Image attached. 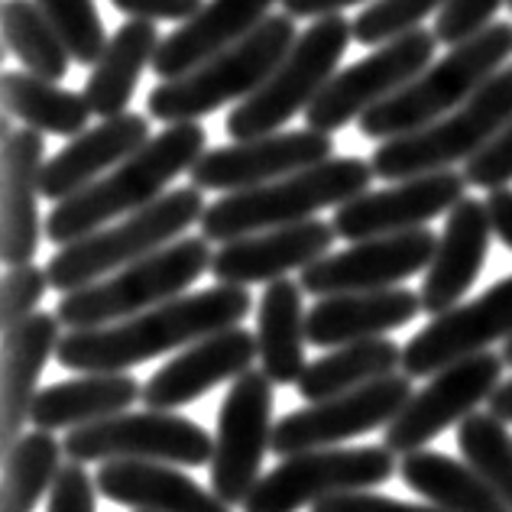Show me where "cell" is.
<instances>
[{"instance_id":"1","label":"cell","mask_w":512,"mask_h":512,"mask_svg":"<svg viewBox=\"0 0 512 512\" xmlns=\"http://www.w3.org/2000/svg\"><path fill=\"white\" fill-rule=\"evenodd\" d=\"M253 299L247 286H214L205 292L179 295L137 318L107 328L65 331L56 360L65 370L82 373H124L140 363L185 350L198 341L237 328L250 315Z\"/></svg>"},{"instance_id":"2","label":"cell","mask_w":512,"mask_h":512,"mask_svg":"<svg viewBox=\"0 0 512 512\" xmlns=\"http://www.w3.org/2000/svg\"><path fill=\"white\" fill-rule=\"evenodd\" d=\"M208 130L198 120L172 124L143 146L140 153L124 159L117 169L101 175L78 195L59 201L46 218V237L56 247H69L117 218H130L140 208L166 195V185L179 179L205 156Z\"/></svg>"},{"instance_id":"3","label":"cell","mask_w":512,"mask_h":512,"mask_svg":"<svg viewBox=\"0 0 512 512\" xmlns=\"http://www.w3.org/2000/svg\"><path fill=\"white\" fill-rule=\"evenodd\" d=\"M373 179L376 172L367 159H328V163L286 175L279 182L218 198L214 205H208L205 218H201V237L231 244V240L250 234L312 221L318 211L341 208L347 201L360 198L363 192H370Z\"/></svg>"},{"instance_id":"4","label":"cell","mask_w":512,"mask_h":512,"mask_svg":"<svg viewBox=\"0 0 512 512\" xmlns=\"http://www.w3.org/2000/svg\"><path fill=\"white\" fill-rule=\"evenodd\" d=\"M512 59V23H490L487 30L467 39L461 46H451L441 62H431L428 69L399 88L393 98L370 107L357 120L360 133L367 140H396L406 133L425 130L435 120L448 117L461 104L490 82L496 72H503Z\"/></svg>"},{"instance_id":"5","label":"cell","mask_w":512,"mask_h":512,"mask_svg":"<svg viewBox=\"0 0 512 512\" xmlns=\"http://www.w3.org/2000/svg\"><path fill=\"white\" fill-rule=\"evenodd\" d=\"M205 211L208 208L205 198H201V188H172V192L130 214V218L101 227V231L75 240L69 247H59L46 263L49 286L62 295L94 286V282L120 273L124 266L143 260V256L182 240L179 234H185L192 224H201Z\"/></svg>"},{"instance_id":"6","label":"cell","mask_w":512,"mask_h":512,"mask_svg":"<svg viewBox=\"0 0 512 512\" xmlns=\"http://www.w3.org/2000/svg\"><path fill=\"white\" fill-rule=\"evenodd\" d=\"M295 39H299V33H295V20L289 13H269L237 46L224 49L221 56L208 59L182 78L159 82L146 98L150 117L172 127L221 111L224 104L247 101L273 75L276 65L289 56Z\"/></svg>"},{"instance_id":"7","label":"cell","mask_w":512,"mask_h":512,"mask_svg":"<svg viewBox=\"0 0 512 512\" xmlns=\"http://www.w3.org/2000/svg\"><path fill=\"white\" fill-rule=\"evenodd\" d=\"M208 244L211 240L205 237H182L175 244L124 266L120 273L94 282V286L62 295L56 312L62 328H107L179 299L195 279H201L211 269L214 253Z\"/></svg>"},{"instance_id":"8","label":"cell","mask_w":512,"mask_h":512,"mask_svg":"<svg viewBox=\"0 0 512 512\" xmlns=\"http://www.w3.org/2000/svg\"><path fill=\"white\" fill-rule=\"evenodd\" d=\"M350 39H354V23H347L341 13L318 17L299 33L273 75L227 114V133L237 143L260 140L279 133V127H286L295 114H305L338 75V62L344 59Z\"/></svg>"},{"instance_id":"9","label":"cell","mask_w":512,"mask_h":512,"mask_svg":"<svg viewBox=\"0 0 512 512\" xmlns=\"http://www.w3.org/2000/svg\"><path fill=\"white\" fill-rule=\"evenodd\" d=\"M509 120H512V62L448 117L435 120L425 130H415L406 133V137L376 146V153L370 159L373 172L376 179L386 182H406L415 179V175L444 172L454 163L474 159Z\"/></svg>"},{"instance_id":"10","label":"cell","mask_w":512,"mask_h":512,"mask_svg":"<svg viewBox=\"0 0 512 512\" xmlns=\"http://www.w3.org/2000/svg\"><path fill=\"white\" fill-rule=\"evenodd\" d=\"M72 464L91 461H156L172 467H205L214 457V438L198 422L175 412H124L114 419L75 428L62 441Z\"/></svg>"},{"instance_id":"11","label":"cell","mask_w":512,"mask_h":512,"mask_svg":"<svg viewBox=\"0 0 512 512\" xmlns=\"http://www.w3.org/2000/svg\"><path fill=\"white\" fill-rule=\"evenodd\" d=\"M396 474V457L386 444L370 448H321L286 457L247 496L244 512H299L334 493L373 490Z\"/></svg>"},{"instance_id":"12","label":"cell","mask_w":512,"mask_h":512,"mask_svg":"<svg viewBox=\"0 0 512 512\" xmlns=\"http://www.w3.org/2000/svg\"><path fill=\"white\" fill-rule=\"evenodd\" d=\"M273 380L250 370L231 383L218 412L211 457V490L227 506H244L260 483L266 451H273Z\"/></svg>"},{"instance_id":"13","label":"cell","mask_w":512,"mask_h":512,"mask_svg":"<svg viewBox=\"0 0 512 512\" xmlns=\"http://www.w3.org/2000/svg\"><path fill=\"white\" fill-rule=\"evenodd\" d=\"M438 36L435 30H412L393 43L376 46L367 59L347 65L325 85L318 101L305 111L312 130L334 133L347 127L350 120H360L370 107L393 98L399 88L415 82L435 59Z\"/></svg>"},{"instance_id":"14","label":"cell","mask_w":512,"mask_h":512,"mask_svg":"<svg viewBox=\"0 0 512 512\" xmlns=\"http://www.w3.org/2000/svg\"><path fill=\"white\" fill-rule=\"evenodd\" d=\"M412 380L406 373H393L386 380L360 386L354 393L334 396L325 402H312V409L289 412L273 428V454L292 457L305 451L334 448V444L367 435L396 419L412 399Z\"/></svg>"},{"instance_id":"15","label":"cell","mask_w":512,"mask_h":512,"mask_svg":"<svg viewBox=\"0 0 512 512\" xmlns=\"http://www.w3.org/2000/svg\"><path fill=\"white\" fill-rule=\"evenodd\" d=\"M503 367L506 363L500 354H487L483 350L477 357H467L461 363H454V367L435 373L422 386V393H415L406 402V409L386 425L383 444L402 457L422 451L444 428L474 415L480 402H490V396L503 383L500 380Z\"/></svg>"},{"instance_id":"16","label":"cell","mask_w":512,"mask_h":512,"mask_svg":"<svg viewBox=\"0 0 512 512\" xmlns=\"http://www.w3.org/2000/svg\"><path fill=\"white\" fill-rule=\"evenodd\" d=\"M334 159L331 133L321 130H286L269 133L260 140H244L234 146L208 150L198 163L188 169V179L201 192H247L269 182H279L286 175L312 169Z\"/></svg>"},{"instance_id":"17","label":"cell","mask_w":512,"mask_h":512,"mask_svg":"<svg viewBox=\"0 0 512 512\" xmlns=\"http://www.w3.org/2000/svg\"><path fill=\"white\" fill-rule=\"evenodd\" d=\"M512 338V276L496 282L474 302L431 318L415 338L402 347V373L409 380L435 376L467 357L483 354L496 341Z\"/></svg>"},{"instance_id":"18","label":"cell","mask_w":512,"mask_h":512,"mask_svg":"<svg viewBox=\"0 0 512 512\" xmlns=\"http://www.w3.org/2000/svg\"><path fill=\"white\" fill-rule=\"evenodd\" d=\"M435 250H438V237L428 227L360 240V244H350L341 253H328L318 263L305 266L299 286L318 295V299L344 295V292L396 289L402 279L428 269L431 260H435Z\"/></svg>"},{"instance_id":"19","label":"cell","mask_w":512,"mask_h":512,"mask_svg":"<svg viewBox=\"0 0 512 512\" xmlns=\"http://www.w3.org/2000/svg\"><path fill=\"white\" fill-rule=\"evenodd\" d=\"M464 172L444 169L415 175V179L396 182L393 188H380V192H363L360 198L347 201L334 211V234L360 244V240L389 237L419 231L438 214H451L457 201L467 195Z\"/></svg>"},{"instance_id":"20","label":"cell","mask_w":512,"mask_h":512,"mask_svg":"<svg viewBox=\"0 0 512 512\" xmlns=\"http://www.w3.org/2000/svg\"><path fill=\"white\" fill-rule=\"evenodd\" d=\"M253 360H260V344H256L253 331H244V325L211 334V338L185 347L179 357L163 363V370H156L146 380L143 402L146 409L156 412L188 406V402L211 393L214 386L250 373Z\"/></svg>"},{"instance_id":"21","label":"cell","mask_w":512,"mask_h":512,"mask_svg":"<svg viewBox=\"0 0 512 512\" xmlns=\"http://www.w3.org/2000/svg\"><path fill=\"white\" fill-rule=\"evenodd\" d=\"M334 224L312 218L292 227L250 234L224 244L211 260V273L221 286H253V282H276L292 269H305L328 256L334 244Z\"/></svg>"},{"instance_id":"22","label":"cell","mask_w":512,"mask_h":512,"mask_svg":"<svg viewBox=\"0 0 512 512\" xmlns=\"http://www.w3.org/2000/svg\"><path fill=\"white\" fill-rule=\"evenodd\" d=\"M493 221L487 211V201L464 198L457 201L444 224V234L438 237L435 260L425 269L422 282V312L438 318L444 312L457 308L467 289L474 286L483 273L490 253Z\"/></svg>"},{"instance_id":"23","label":"cell","mask_w":512,"mask_h":512,"mask_svg":"<svg viewBox=\"0 0 512 512\" xmlns=\"http://www.w3.org/2000/svg\"><path fill=\"white\" fill-rule=\"evenodd\" d=\"M46 140L33 127L4 137V205H0V256L7 266L33 263L43 237L39 195H43Z\"/></svg>"},{"instance_id":"24","label":"cell","mask_w":512,"mask_h":512,"mask_svg":"<svg viewBox=\"0 0 512 512\" xmlns=\"http://www.w3.org/2000/svg\"><path fill=\"white\" fill-rule=\"evenodd\" d=\"M273 4L279 0H208L192 20L163 36V46L153 56L150 69L159 75V82L188 75L208 59L221 56L224 49L237 46L240 39H247L269 17Z\"/></svg>"},{"instance_id":"25","label":"cell","mask_w":512,"mask_h":512,"mask_svg":"<svg viewBox=\"0 0 512 512\" xmlns=\"http://www.w3.org/2000/svg\"><path fill=\"white\" fill-rule=\"evenodd\" d=\"M150 140V120L143 114L127 111L107 117L104 124L78 133L65 150L49 159L43 169V198L59 205V201L78 195L91 182H98L104 172L117 169L124 159L140 153Z\"/></svg>"},{"instance_id":"26","label":"cell","mask_w":512,"mask_h":512,"mask_svg":"<svg viewBox=\"0 0 512 512\" xmlns=\"http://www.w3.org/2000/svg\"><path fill=\"white\" fill-rule=\"evenodd\" d=\"M422 312V295L406 286L344 292L318 299L305 315V338L315 347H344L406 328Z\"/></svg>"},{"instance_id":"27","label":"cell","mask_w":512,"mask_h":512,"mask_svg":"<svg viewBox=\"0 0 512 512\" xmlns=\"http://www.w3.org/2000/svg\"><path fill=\"white\" fill-rule=\"evenodd\" d=\"M59 315L36 312L20 328L4 334V376H0V451H10L20 441L39 396V376L49 357L59 350Z\"/></svg>"},{"instance_id":"28","label":"cell","mask_w":512,"mask_h":512,"mask_svg":"<svg viewBox=\"0 0 512 512\" xmlns=\"http://www.w3.org/2000/svg\"><path fill=\"white\" fill-rule=\"evenodd\" d=\"M98 493L137 512H231L214 490L156 461H107L94 474Z\"/></svg>"},{"instance_id":"29","label":"cell","mask_w":512,"mask_h":512,"mask_svg":"<svg viewBox=\"0 0 512 512\" xmlns=\"http://www.w3.org/2000/svg\"><path fill=\"white\" fill-rule=\"evenodd\" d=\"M143 399V386L130 373H85L39 389L30 422L39 431H75L94 422L114 419Z\"/></svg>"},{"instance_id":"30","label":"cell","mask_w":512,"mask_h":512,"mask_svg":"<svg viewBox=\"0 0 512 512\" xmlns=\"http://www.w3.org/2000/svg\"><path fill=\"white\" fill-rule=\"evenodd\" d=\"M163 46L156 23L150 20H127L117 26L114 36L107 39L101 59L91 65V75L85 82V101L94 114L117 117L127 114V104L133 101L140 85V75L146 65H153V56Z\"/></svg>"},{"instance_id":"31","label":"cell","mask_w":512,"mask_h":512,"mask_svg":"<svg viewBox=\"0 0 512 512\" xmlns=\"http://www.w3.org/2000/svg\"><path fill=\"white\" fill-rule=\"evenodd\" d=\"M302 286L292 279L269 282L256 308V344L263 373L276 386H292L305 373V308Z\"/></svg>"},{"instance_id":"32","label":"cell","mask_w":512,"mask_h":512,"mask_svg":"<svg viewBox=\"0 0 512 512\" xmlns=\"http://www.w3.org/2000/svg\"><path fill=\"white\" fill-rule=\"evenodd\" d=\"M399 477L409 490L428 500V506L441 512H512L474 467L448 454H406V461L399 464Z\"/></svg>"},{"instance_id":"33","label":"cell","mask_w":512,"mask_h":512,"mask_svg":"<svg viewBox=\"0 0 512 512\" xmlns=\"http://www.w3.org/2000/svg\"><path fill=\"white\" fill-rule=\"evenodd\" d=\"M396 367H402V347L389 338H370L334 347V354L312 360L295 386H299L302 399L325 402L376 380H386L396 373Z\"/></svg>"},{"instance_id":"34","label":"cell","mask_w":512,"mask_h":512,"mask_svg":"<svg viewBox=\"0 0 512 512\" xmlns=\"http://www.w3.org/2000/svg\"><path fill=\"white\" fill-rule=\"evenodd\" d=\"M4 111L23 120L26 127L56 137H78L88 130V117L94 114L85 94H75L56 82H46L33 72H4Z\"/></svg>"},{"instance_id":"35","label":"cell","mask_w":512,"mask_h":512,"mask_svg":"<svg viewBox=\"0 0 512 512\" xmlns=\"http://www.w3.org/2000/svg\"><path fill=\"white\" fill-rule=\"evenodd\" d=\"M4 49H10L33 75L46 82H62L69 75L72 52L59 26L36 0H4Z\"/></svg>"},{"instance_id":"36","label":"cell","mask_w":512,"mask_h":512,"mask_svg":"<svg viewBox=\"0 0 512 512\" xmlns=\"http://www.w3.org/2000/svg\"><path fill=\"white\" fill-rule=\"evenodd\" d=\"M65 448L52 431H23L20 441L4 454V496L0 512H33L46 490L56 487Z\"/></svg>"},{"instance_id":"37","label":"cell","mask_w":512,"mask_h":512,"mask_svg":"<svg viewBox=\"0 0 512 512\" xmlns=\"http://www.w3.org/2000/svg\"><path fill=\"white\" fill-rule=\"evenodd\" d=\"M457 448L464 461L490 483V490L512 509V435L493 412H474L457 425Z\"/></svg>"},{"instance_id":"38","label":"cell","mask_w":512,"mask_h":512,"mask_svg":"<svg viewBox=\"0 0 512 512\" xmlns=\"http://www.w3.org/2000/svg\"><path fill=\"white\" fill-rule=\"evenodd\" d=\"M49 13V20L59 26V33L69 46L72 59L82 65H94L107 46V33L94 0H36Z\"/></svg>"},{"instance_id":"39","label":"cell","mask_w":512,"mask_h":512,"mask_svg":"<svg viewBox=\"0 0 512 512\" xmlns=\"http://www.w3.org/2000/svg\"><path fill=\"white\" fill-rule=\"evenodd\" d=\"M444 4L448 0H376L354 20V39L363 46L393 43V39L419 30L428 13Z\"/></svg>"},{"instance_id":"40","label":"cell","mask_w":512,"mask_h":512,"mask_svg":"<svg viewBox=\"0 0 512 512\" xmlns=\"http://www.w3.org/2000/svg\"><path fill=\"white\" fill-rule=\"evenodd\" d=\"M46 289H49V276L36 263L7 269L4 282H0V328H4V334L20 328L26 318L36 315V305L43 302Z\"/></svg>"},{"instance_id":"41","label":"cell","mask_w":512,"mask_h":512,"mask_svg":"<svg viewBox=\"0 0 512 512\" xmlns=\"http://www.w3.org/2000/svg\"><path fill=\"white\" fill-rule=\"evenodd\" d=\"M506 4L509 0H448V4L438 10V20H435L438 43L461 46L467 39H474L477 33L487 30L490 20L496 17V10Z\"/></svg>"},{"instance_id":"42","label":"cell","mask_w":512,"mask_h":512,"mask_svg":"<svg viewBox=\"0 0 512 512\" xmlns=\"http://www.w3.org/2000/svg\"><path fill=\"white\" fill-rule=\"evenodd\" d=\"M464 179L467 185L487 188V192H496V188H506L512 182V120L474 159H467Z\"/></svg>"},{"instance_id":"43","label":"cell","mask_w":512,"mask_h":512,"mask_svg":"<svg viewBox=\"0 0 512 512\" xmlns=\"http://www.w3.org/2000/svg\"><path fill=\"white\" fill-rule=\"evenodd\" d=\"M98 483H94L82 464H65L56 477V487L49 493V509L46 512H98L94 503Z\"/></svg>"},{"instance_id":"44","label":"cell","mask_w":512,"mask_h":512,"mask_svg":"<svg viewBox=\"0 0 512 512\" xmlns=\"http://www.w3.org/2000/svg\"><path fill=\"white\" fill-rule=\"evenodd\" d=\"M312 512H441V509L389 500V496H380L373 490H357V493H334L328 500L315 503Z\"/></svg>"},{"instance_id":"45","label":"cell","mask_w":512,"mask_h":512,"mask_svg":"<svg viewBox=\"0 0 512 512\" xmlns=\"http://www.w3.org/2000/svg\"><path fill=\"white\" fill-rule=\"evenodd\" d=\"M130 20H182L188 23L208 0H111Z\"/></svg>"},{"instance_id":"46","label":"cell","mask_w":512,"mask_h":512,"mask_svg":"<svg viewBox=\"0 0 512 512\" xmlns=\"http://www.w3.org/2000/svg\"><path fill=\"white\" fill-rule=\"evenodd\" d=\"M487 211L493 221V234L512 250V188H496V192H490Z\"/></svg>"},{"instance_id":"47","label":"cell","mask_w":512,"mask_h":512,"mask_svg":"<svg viewBox=\"0 0 512 512\" xmlns=\"http://www.w3.org/2000/svg\"><path fill=\"white\" fill-rule=\"evenodd\" d=\"M354 4H363V0H282V7H286V13L292 20L299 17H331V13H344L347 7Z\"/></svg>"},{"instance_id":"48","label":"cell","mask_w":512,"mask_h":512,"mask_svg":"<svg viewBox=\"0 0 512 512\" xmlns=\"http://www.w3.org/2000/svg\"><path fill=\"white\" fill-rule=\"evenodd\" d=\"M490 412L500 422H512V380L500 383V389L490 396Z\"/></svg>"},{"instance_id":"49","label":"cell","mask_w":512,"mask_h":512,"mask_svg":"<svg viewBox=\"0 0 512 512\" xmlns=\"http://www.w3.org/2000/svg\"><path fill=\"white\" fill-rule=\"evenodd\" d=\"M503 363H506V367H512V338L503 344Z\"/></svg>"},{"instance_id":"50","label":"cell","mask_w":512,"mask_h":512,"mask_svg":"<svg viewBox=\"0 0 512 512\" xmlns=\"http://www.w3.org/2000/svg\"><path fill=\"white\" fill-rule=\"evenodd\" d=\"M506 7H509V10H512V0H509V4H506Z\"/></svg>"}]
</instances>
